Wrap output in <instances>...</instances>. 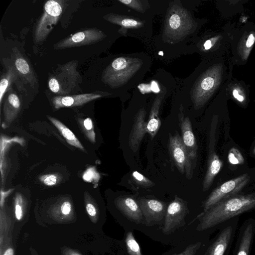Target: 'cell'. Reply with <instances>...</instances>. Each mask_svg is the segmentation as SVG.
I'll use <instances>...</instances> for the list:
<instances>
[{
	"instance_id": "6da1fadb",
	"label": "cell",
	"mask_w": 255,
	"mask_h": 255,
	"mask_svg": "<svg viewBox=\"0 0 255 255\" xmlns=\"http://www.w3.org/2000/svg\"><path fill=\"white\" fill-rule=\"evenodd\" d=\"M255 209V193L236 194L216 204L199 216L194 233L207 235L225 221Z\"/></svg>"
},
{
	"instance_id": "7a4b0ae2",
	"label": "cell",
	"mask_w": 255,
	"mask_h": 255,
	"mask_svg": "<svg viewBox=\"0 0 255 255\" xmlns=\"http://www.w3.org/2000/svg\"><path fill=\"white\" fill-rule=\"evenodd\" d=\"M117 219L124 230L146 233L145 219L137 200L128 195L120 196L114 201Z\"/></svg>"
},
{
	"instance_id": "3957f363",
	"label": "cell",
	"mask_w": 255,
	"mask_h": 255,
	"mask_svg": "<svg viewBox=\"0 0 255 255\" xmlns=\"http://www.w3.org/2000/svg\"><path fill=\"white\" fill-rule=\"evenodd\" d=\"M140 65V62L135 58H117L103 71L102 80L111 87L120 86L132 76Z\"/></svg>"
},
{
	"instance_id": "277c9868",
	"label": "cell",
	"mask_w": 255,
	"mask_h": 255,
	"mask_svg": "<svg viewBox=\"0 0 255 255\" xmlns=\"http://www.w3.org/2000/svg\"><path fill=\"white\" fill-rule=\"evenodd\" d=\"M137 200L145 219V235L151 238L155 231L163 224L168 204L151 198L139 197Z\"/></svg>"
},
{
	"instance_id": "5b68a950",
	"label": "cell",
	"mask_w": 255,
	"mask_h": 255,
	"mask_svg": "<svg viewBox=\"0 0 255 255\" xmlns=\"http://www.w3.org/2000/svg\"><path fill=\"white\" fill-rule=\"evenodd\" d=\"M77 65L70 62L56 69L49 78L48 87L51 92L60 96L71 92L80 76L76 70Z\"/></svg>"
},
{
	"instance_id": "8992f818",
	"label": "cell",
	"mask_w": 255,
	"mask_h": 255,
	"mask_svg": "<svg viewBox=\"0 0 255 255\" xmlns=\"http://www.w3.org/2000/svg\"><path fill=\"white\" fill-rule=\"evenodd\" d=\"M239 217L228 220L218 228L219 231L210 242L204 255H229L239 223Z\"/></svg>"
},
{
	"instance_id": "52a82bcc",
	"label": "cell",
	"mask_w": 255,
	"mask_h": 255,
	"mask_svg": "<svg viewBox=\"0 0 255 255\" xmlns=\"http://www.w3.org/2000/svg\"><path fill=\"white\" fill-rule=\"evenodd\" d=\"M63 2L50 0L45 3L43 13L35 28L34 36L36 43L44 41L52 31L62 13Z\"/></svg>"
},
{
	"instance_id": "ba28073f",
	"label": "cell",
	"mask_w": 255,
	"mask_h": 255,
	"mask_svg": "<svg viewBox=\"0 0 255 255\" xmlns=\"http://www.w3.org/2000/svg\"><path fill=\"white\" fill-rule=\"evenodd\" d=\"M248 174H244L228 180L218 186L202 203L205 212L219 202L238 194L250 181Z\"/></svg>"
},
{
	"instance_id": "9c48e42d",
	"label": "cell",
	"mask_w": 255,
	"mask_h": 255,
	"mask_svg": "<svg viewBox=\"0 0 255 255\" xmlns=\"http://www.w3.org/2000/svg\"><path fill=\"white\" fill-rule=\"evenodd\" d=\"M168 147L169 154L179 171L181 174L185 173L186 177L191 179L194 169L193 163L178 131H176L173 135L169 134Z\"/></svg>"
},
{
	"instance_id": "30bf717a",
	"label": "cell",
	"mask_w": 255,
	"mask_h": 255,
	"mask_svg": "<svg viewBox=\"0 0 255 255\" xmlns=\"http://www.w3.org/2000/svg\"><path fill=\"white\" fill-rule=\"evenodd\" d=\"M206 235L193 233L172 245L161 255H204L210 242Z\"/></svg>"
},
{
	"instance_id": "8fae6325",
	"label": "cell",
	"mask_w": 255,
	"mask_h": 255,
	"mask_svg": "<svg viewBox=\"0 0 255 255\" xmlns=\"http://www.w3.org/2000/svg\"><path fill=\"white\" fill-rule=\"evenodd\" d=\"M192 21L188 12L179 6L173 7L168 12L165 31L172 37L178 38L191 29Z\"/></svg>"
},
{
	"instance_id": "7c38bea8",
	"label": "cell",
	"mask_w": 255,
	"mask_h": 255,
	"mask_svg": "<svg viewBox=\"0 0 255 255\" xmlns=\"http://www.w3.org/2000/svg\"><path fill=\"white\" fill-rule=\"evenodd\" d=\"M106 37L103 31L95 28L85 29L75 33L56 43L55 49L68 48L93 44Z\"/></svg>"
},
{
	"instance_id": "4fadbf2b",
	"label": "cell",
	"mask_w": 255,
	"mask_h": 255,
	"mask_svg": "<svg viewBox=\"0 0 255 255\" xmlns=\"http://www.w3.org/2000/svg\"><path fill=\"white\" fill-rule=\"evenodd\" d=\"M255 235V220L249 218L240 226L232 255H250Z\"/></svg>"
},
{
	"instance_id": "5bb4252c",
	"label": "cell",
	"mask_w": 255,
	"mask_h": 255,
	"mask_svg": "<svg viewBox=\"0 0 255 255\" xmlns=\"http://www.w3.org/2000/svg\"><path fill=\"white\" fill-rule=\"evenodd\" d=\"M178 119L182 141L194 169L196 165L197 147L191 123L188 117L184 116L181 108L178 114Z\"/></svg>"
},
{
	"instance_id": "9a60e30c",
	"label": "cell",
	"mask_w": 255,
	"mask_h": 255,
	"mask_svg": "<svg viewBox=\"0 0 255 255\" xmlns=\"http://www.w3.org/2000/svg\"><path fill=\"white\" fill-rule=\"evenodd\" d=\"M146 111L140 109L136 114L128 138V145L133 152H135L146 131V122L145 121Z\"/></svg>"
},
{
	"instance_id": "2e32d148",
	"label": "cell",
	"mask_w": 255,
	"mask_h": 255,
	"mask_svg": "<svg viewBox=\"0 0 255 255\" xmlns=\"http://www.w3.org/2000/svg\"><path fill=\"white\" fill-rule=\"evenodd\" d=\"M101 97V95L94 93L71 96H56L52 97L51 101L54 107L58 109L82 106Z\"/></svg>"
},
{
	"instance_id": "e0dca14e",
	"label": "cell",
	"mask_w": 255,
	"mask_h": 255,
	"mask_svg": "<svg viewBox=\"0 0 255 255\" xmlns=\"http://www.w3.org/2000/svg\"><path fill=\"white\" fill-rule=\"evenodd\" d=\"M13 50L14 58L13 65L18 76H20L31 86H33L36 82V78L29 63L16 49H14Z\"/></svg>"
},
{
	"instance_id": "ac0fdd59",
	"label": "cell",
	"mask_w": 255,
	"mask_h": 255,
	"mask_svg": "<svg viewBox=\"0 0 255 255\" xmlns=\"http://www.w3.org/2000/svg\"><path fill=\"white\" fill-rule=\"evenodd\" d=\"M223 162L214 151H210L208 160L207 170L203 180V191L208 190L214 179L220 172Z\"/></svg>"
},
{
	"instance_id": "d6986e66",
	"label": "cell",
	"mask_w": 255,
	"mask_h": 255,
	"mask_svg": "<svg viewBox=\"0 0 255 255\" xmlns=\"http://www.w3.org/2000/svg\"><path fill=\"white\" fill-rule=\"evenodd\" d=\"M163 95L160 94L155 98L151 107L149 118L146 122V131L153 138L158 132L161 121L159 118V111Z\"/></svg>"
},
{
	"instance_id": "ffe728a7",
	"label": "cell",
	"mask_w": 255,
	"mask_h": 255,
	"mask_svg": "<svg viewBox=\"0 0 255 255\" xmlns=\"http://www.w3.org/2000/svg\"><path fill=\"white\" fill-rule=\"evenodd\" d=\"M124 231V237L121 241L122 255H143L141 247L134 237L133 231Z\"/></svg>"
},
{
	"instance_id": "44dd1931",
	"label": "cell",
	"mask_w": 255,
	"mask_h": 255,
	"mask_svg": "<svg viewBox=\"0 0 255 255\" xmlns=\"http://www.w3.org/2000/svg\"><path fill=\"white\" fill-rule=\"evenodd\" d=\"M18 76L16 68L13 65L7 64L6 66V72L1 76L0 82V104H1L2 98L7 92L12 83L16 81Z\"/></svg>"
},
{
	"instance_id": "7402d4cb",
	"label": "cell",
	"mask_w": 255,
	"mask_h": 255,
	"mask_svg": "<svg viewBox=\"0 0 255 255\" xmlns=\"http://www.w3.org/2000/svg\"><path fill=\"white\" fill-rule=\"evenodd\" d=\"M20 108V102L17 95L10 90L4 102L3 112L5 118L7 121L13 120L17 115Z\"/></svg>"
},
{
	"instance_id": "603a6c76",
	"label": "cell",
	"mask_w": 255,
	"mask_h": 255,
	"mask_svg": "<svg viewBox=\"0 0 255 255\" xmlns=\"http://www.w3.org/2000/svg\"><path fill=\"white\" fill-rule=\"evenodd\" d=\"M48 118L54 126L57 128L69 144L82 150H85L84 147L75 134L65 125L53 117L48 116Z\"/></svg>"
},
{
	"instance_id": "cb8c5ba5",
	"label": "cell",
	"mask_w": 255,
	"mask_h": 255,
	"mask_svg": "<svg viewBox=\"0 0 255 255\" xmlns=\"http://www.w3.org/2000/svg\"><path fill=\"white\" fill-rule=\"evenodd\" d=\"M104 18L107 21L114 24H118L122 28L125 29L138 28L142 25V22L140 21L116 14H108L104 16Z\"/></svg>"
},
{
	"instance_id": "d4e9b609",
	"label": "cell",
	"mask_w": 255,
	"mask_h": 255,
	"mask_svg": "<svg viewBox=\"0 0 255 255\" xmlns=\"http://www.w3.org/2000/svg\"><path fill=\"white\" fill-rule=\"evenodd\" d=\"M131 176L134 182L142 187L150 188L154 185L153 182L138 171L132 172Z\"/></svg>"
},
{
	"instance_id": "484cf974",
	"label": "cell",
	"mask_w": 255,
	"mask_h": 255,
	"mask_svg": "<svg viewBox=\"0 0 255 255\" xmlns=\"http://www.w3.org/2000/svg\"><path fill=\"white\" fill-rule=\"evenodd\" d=\"M228 160L234 165L242 164L244 162V158L240 151L236 148H232L228 153Z\"/></svg>"
},
{
	"instance_id": "4316f807",
	"label": "cell",
	"mask_w": 255,
	"mask_h": 255,
	"mask_svg": "<svg viewBox=\"0 0 255 255\" xmlns=\"http://www.w3.org/2000/svg\"><path fill=\"white\" fill-rule=\"evenodd\" d=\"M83 125L88 137L92 142H95V133L91 119L90 118L85 119L83 122Z\"/></svg>"
},
{
	"instance_id": "83f0119b",
	"label": "cell",
	"mask_w": 255,
	"mask_h": 255,
	"mask_svg": "<svg viewBox=\"0 0 255 255\" xmlns=\"http://www.w3.org/2000/svg\"><path fill=\"white\" fill-rule=\"evenodd\" d=\"M119 1L139 12H143L144 11L143 4L142 1L140 0H119Z\"/></svg>"
},
{
	"instance_id": "f1b7e54d",
	"label": "cell",
	"mask_w": 255,
	"mask_h": 255,
	"mask_svg": "<svg viewBox=\"0 0 255 255\" xmlns=\"http://www.w3.org/2000/svg\"><path fill=\"white\" fill-rule=\"evenodd\" d=\"M39 179L43 184L51 186L55 185L57 181V177L55 174H46L40 176Z\"/></svg>"
},
{
	"instance_id": "f546056e",
	"label": "cell",
	"mask_w": 255,
	"mask_h": 255,
	"mask_svg": "<svg viewBox=\"0 0 255 255\" xmlns=\"http://www.w3.org/2000/svg\"><path fill=\"white\" fill-rule=\"evenodd\" d=\"M22 198L20 195H17L15 200V214L18 220L21 219L23 215L21 207Z\"/></svg>"
},
{
	"instance_id": "4dcf8cb0",
	"label": "cell",
	"mask_w": 255,
	"mask_h": 255,
	"mask_svg": "<svg viewBox=\"0 0 255 255\" xmlns=\"http://www.w3.org/2000/svg\"><path fill=\"white\" fill-rule=\"evenodd\" d=\"M61 209L63 214H69L71 210V205L70 203L68 201L64 202L61 206Z\"/></svg>"
},
{
	"instance_id": "1f68e13d",
	"label": "cell",
	"mask_w": 255,
	"mask_h": 255,
	"mask_svg": "<svg viewBox=\"0 0 255 255\" xmlns=\"http://www.w3.org/2000/svg\"><path fill=\"white\" fill-rule=\"evenodd\" d=\"M86 210L91 216H95L97 214L95 207L92 203H88L86 205Z\"/></svg>"
},
{
	"instance_id": "d6a6232c",
	"label": "cell",
	"mask_w": 255,
	"mask_h": 255,
	"mask_svg": "<svg viewBox=\"0 0 255 255\" xmlns=\"http://www.w3.org/2000/svg\"><path fill=\"white\" fill-rule=\"evenodd\" d=\"M255 40V38L254 35L253 34H251L247 40L246 42V46L247 47H251L253 44L254 43Z\"/></svg>"
},
{
	"instance_id": "836d02e7",
	"label": "cell",
	"mask_w": 255,
	"mask_h": 255,
	"mask_svg": "<svg viewBox=\"0 0 255 255\" xmlns=\"http://www.w3.org/2000/svg\"><path fill=\"white\" fill-rule=\"evenodd\" d=\"M204 46L205 49L206 50L210 49L212 46V43H211V40H207L205 42V43L204 44Z\"/></svg>"
},
{
	"instance_id": "e575fe53",
	"label": "cell",
	"mask_w": 255,
	"mask_h": 255,
	"mask_svg": "<svg viewBox=\"0 0 255 255\" xmlns=\"http://www.w3.org/2000/svg\"><path fill=\"white\" fill-rule=\"evenodd\" d=\"M3 255H13V250L11 248H9L6 250Z\"/></svg>"
},
{
	"instance_id": "d590c367",
	"label": "cell",
	"mask_w": 255,
	"mask_h": 255,
	"mask_svg": "<svg viewBox=\"0 0 255 255\" xmlns=\"http://www.w3.org/2000/svg\"><path fill=\"white\" fill-rule=\"evenodd\" d=\"M233 95L234 98H235L236 99H237V97H238V96L239 95V93H238V91L237 90H233Z\"/></svg>"
},
{
	"instance_id": "8d00e7d4",
	"label": "cell",
	"mask_w": 255,
	"mask_h": 255,
	"mask_svg": "<svg viewBox=\"0 0 255 255\" xmlns=\"http://www.w3.org/2000/svg\"><path fill=\"white\" fill-rule=\"evenodd\" d=\"M237 99L239 101V102H243L244 101V97L241 96V95H239L238 97H237Z\"/></svg>"
},
{
	"instance_id": "74e56055",
	"label": "cell",
	"mask_w": 255,
	"mask_h": 255,
	"mask_svg": "<svg viewBox=\"0 0 255 255\" xmlns=\"http://www.w3.org/2000/svg\"><path fill=\"white\" fill-rule=\"evenodd\" d=\"M253 154L255 155V147H254V148L253 149Z\"/></svg>"
}]
</instances>
